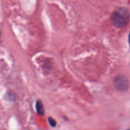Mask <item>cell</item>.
<instances>
[{"mask_svg": "<svg viewBox=\"0 0 130 130\" xmlns=\"http://www.w3.org/2000/svg\"><path fill=\"white\" fill-rule=\"evenodd\" d=\"M36 108L37 112L40 115H43L44 114V109H43V104L40 100L37 101L36 104Z\"/></svg>", "mask_w": 130, "mask_h": 130, "instance_id": "obj_3", "label": "cell"}, {"mask_svg": "<svg viewBox=\"0 0 130 130\" xmlns=\"http://www.w3.org/2000/svg\"><path fill=\"white\" fill-rule=\"evenodd\" d=\"M114 85L116 89L119 91H126L129 87V81L125 76H118L115 79Z\"/></svg>", "mask_w": 130, "mask_h": 130, "instance_id": "obj_2", "label": "cell"}, {"mask_svg": "<svg viewBox=\"0 0 130 130\" xmlns=\"http://www.w3.org/2000/svg\"><path fill=\"white\" fill-rule=\"evenodd\" d=\"M129 45H130V33L129 34Z\"/></svg>", "mask_w": 130, "mask_h": 130, "instance_id": "obj_5", "label": "cell"}, {"mask_svg": "<svg viewBox=\"0 0 130 130\" xmlns=\"http://www.w3.org/2000/svg\"><path fill=\"white\" fill-rule=\"evenodd\" d=\"M48 121H49L50 124L52 127H55L56 126V121H55L54 119H52V118H48Z\"/></svg>", "mask_w": 130, "mask_h": 130, "instance_id": "obj_4", "label": "cell"}, {"mask_svg": "<svg viewBox=\"0 0 130 130\" xmlns=\"http://www.w3.org/2000/svg\"><path fill=\"white\" fill-rule=\"evenodd\" d=\"M129 11L126 8H120L115 10L111 16V20L115 27L122 28L126 27L129 21Z\"/></svg>", "mask_w": 130, "mask_h": 130, "instance_id": "obj_1", "label": "cell"}, {"mask_svg": "<svg viewBox=\"0 0 130 130\" xmlns=\"http://www.w3.org/2000/svg\"><path fill=\"white\" fill-rule=\"evenodd\" d=\"M127 130H130V129H127Z\"/></svg>", "mask_w": 130, "mask_h": 130, "instance_id": "obj_6", "label": "cell"}]
</instances>
